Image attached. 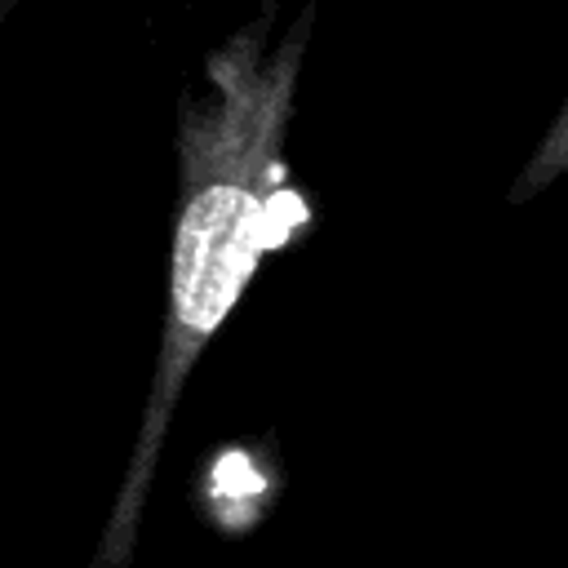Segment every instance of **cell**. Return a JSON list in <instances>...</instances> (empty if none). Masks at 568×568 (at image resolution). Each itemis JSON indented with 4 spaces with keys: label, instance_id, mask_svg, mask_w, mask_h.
I'll list each match as a JSON object with an SVG mask.
<instances>
[{
    "label": "cell",
    "instance_id": "1",
    "mask_svg": "<svg viewBox=\"0 0 568 568\" xmlns=\"http://www.w3.org/2000/svg\"><path fill=\"white\" fill-rule=\"evenodd\" d=\"M306 44V18L266 53L262 31H240L209 58V98L191 102L178 133L182 200L169 262V324L160 390L169 395L195 351L240 302L266 248L306 222L288 191L284 129Z\"/></svg>",
    "mask_w": 568,
    "mask_h": 568
},
{
    "label": "cell",
    "instance_id": "2",
    "mask_svg": "<svg viewBox=\"0 0 568 568\" xmlns=\"http://www.w3.org/2000/svg\"><path fill=\"white\" fill-rule=\"evenodd\" d=\"M568 173V93L555 111V120L546 124L541 142L532 146V155L519 164L515 182H510V204H528L532 195H541L550 182H559Z\"/></svg>",
    "mask_w": 568,
    "mask_h": 568
}]
</instances>
